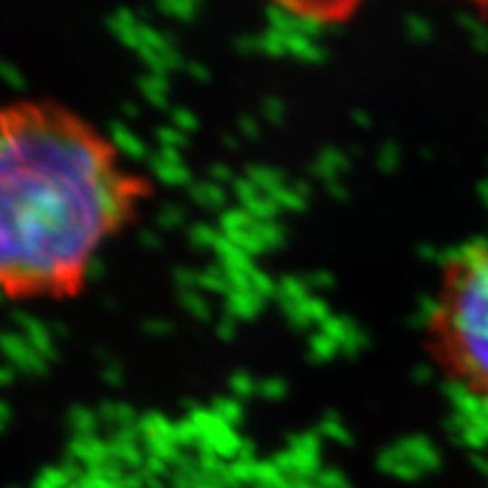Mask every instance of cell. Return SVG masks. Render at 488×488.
<instances>
[{
    "label": "cell",
    "mask_w": 488,
    "mask_h": 488,
    "mask_svg": "<svg viewBox=\"0 0 488 488\" xmlns=\"http://www.w3.org/2000/svg\"><path fill=\"white\" fill-rule=\"evenodd\" d=\"M152 194V179L77 108L52 98L0 104V298H80Z\"/></svg>",
    "instance_id": "1"
},
{
    "label": "cell",
    "mask_w": 488,
    "mask_h": 488,
    "mask_svg": "<svg viewBox=\"0 0 488 488\" xmlns=\"http://www.w3.org/2000/svg\"><path fill=\"white\" fill-rule=\"evenodd\" d=\"M427 328L447 382L488 418V239L470 244L447 262Z\"/></svg>",
    "instance_id": "2"
}]
</instances>
